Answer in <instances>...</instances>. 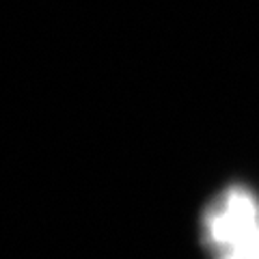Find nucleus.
Returning <instances> with one entry per match:
<instances>
[{"label":"nucleus","mask_w":259,"mask_h":259,"mask_svg":"<svg viewBox=\"0 0 259 259\" xmlns=\"http://www.w3.org/2000/svg\"><path fill=\"white\" fill-rule=\"evenodd\" d=\"M201 244L207 259H259V197L244 184H229L201 214Z\"/></svg>","instance_id":"1"}]
</instances>
